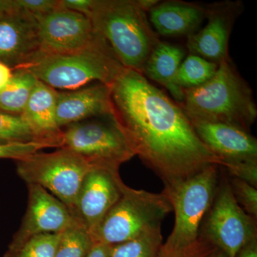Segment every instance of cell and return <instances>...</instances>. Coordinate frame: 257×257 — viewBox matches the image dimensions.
I'll return each mask as SVG.
<instances>
[{"mask_svg": "<svg viewBox=\"0 0 257 257\" xmlns=\"http://www.w3.org/2000/svg\"><path fill=\"white\" fill-rule=\"evenodd\" d=\"M59 234H42L32 236L20 242L10 243L3 257H54Z\"/></svg>", "mask_w": 257, "mask_h": 257, "instance_id": "cell-25", "label": "cell"}, {"mask_svg": "<svg viewBox=\"0 0 257 257\" xmlns=\"http://www.w3.org/2000/svg\"><path fill=\"white\" fill-rule=\"evenodd\" d=\"M15 163L20 178L28 184H37L46 189L66 204L73 215L83 180L94 167L64 147L50 153L36 152Z\"/></svg>", "mask_w": 257, "mask_h": 257, "instance_id": "cell-7", "label": "cell"}, {"mask_svg": "<svg viewBox=\"0 0 257 257\" xmlns=\"http://www.w3.org/2000/svg\"><path fill=\"white\" fill-rule=\"evenodd\" d=\"M124 182L119 170L94 166L83 180L74 216L89 233L119 199Z\"/></svg>", "mask_w": 257, "mask_h": 257, "instance_id": "cell-11", "label": "cell"}, {"mask_svg": "<svg viewBox=\"0 0 257 257\" xmlns=\"http://www.w3.org/2000/svg\"><path fill=\"white\" fill-rule=\"evenodd\" d=\"M37 79L27 70L16 69L10 82L0 90V111L21 115Z\"/></svg>", "mask_w": 257, "mask_h": 257, "instance_id": "cell-20", "label": "cell"}, {"mask_svg": "<svg viewBox=\"0 0 257 257\" xmlns=\"http://www.w3.org/2000/svg\"><path fill=\"white\" fill-rule=\"evenodd\" d=\"M236 257H257V239L243 246Z\"/></svg>", "mask_w": 257, "mask_h": 257, "instance_id": "cell-33", "label": "cell"}, {"mask_svg": "<svg viewBox=\"0 0 257 257\" xmlns=\"http://www.w3.org/2000/svg\"><path fill=\"white\" fill-rule=\"evenodd\" d=\"M40 51L37 20L28 13L0 15V62L15 69Z\"/></svg>", "mask_w": 257, "mask_h": 257, "instance_id": "cell-15", "label": "cell"}, {"mask_svg": "<svg viewBox=\"0 0 257 257\" xmlns=\"http://www.w3.org/2000/svg\"><path fill=\"white\" fill-rule=\"evenodd\" d=\"M172 211L170 201L163 192L135 189L124 184L119 199L90 234L94 242L113 246L161 226Z\"/></svg>", "mask_w": 257, "mask_h": 257, "instance_id": "cell-5", "label": "cell"}, {"mask_svg": "<svg viewBox=\"0 0 257 257\" xmlns=\"http://www.w3.org/2000/svg\"><path fill=\"white\" fill-rule=\"evenodd\" d=\"M243 10L242 3L225 1L206 8L207 25L202 30L189 35L187 48L191 55L219 63L229 57L228 47L231 30Z\"/></svg>", "mask_w": 257, "mask_h": 257, "instance_id": "cell-12", "label": "cell"}, {"mask_svg": "<svg viewBox=\"0 0 257 257\" xmlns=\"http://www.w3.org/2000/svg\"><path fill=\"white\" fill-rule=\"evenodd\" d=\"M45 148H50L42 143H13L0 142V159H12L15 161L40 152Z\"/></svg>", "mask_w": 257, "mask_h": 257, "instance_id": "cell-28", "label": "cell"}, {"mask_svg": "<svg viewBox=\"0 0 257 257\" xmlns=\"http://www.w3.org/2000/svg\"><path fill=\"white\" fill-rule=\"evenodd\" d=\"M140 0H92L88 18L125 69L143 74L160 42Z\"/></svg>", "mask_w": 257, "mask_h": 257, "instance_id": "cell-3", "label": "cell"}, {"mask_svg": "<svg viewBox=\"0 0 257 257\" xmlns=\"http://www.w3.org/2000/svg\"><path fill=\"white\" fill-rule=\"evenodd\" d=\"M217 67V63L190 54L179 67L175 77L176 86L183 90L199 87L211 78Z\"/></svg>", "mask_w": 257, "mask_h": 257, "instance_id": "cell-23", "label": "cell"}, {"mask_svg": "<svg viewBox=\"0 0 257 257\" xmlns=\"http://www.w3.org/2000/svg\"><path fill=\"white\" fill-rule=\"evenodd\" d=\"M58 91L37 80L22 116L55 147H62V131L56 121Z\"/></svg>", "mask_w": 257, "mask_h": 257, "instance_id": "cell-18", "label": "cell"}, {"mask_svg": "<svg viewBox=\"0 0 257 257\" xmlns=\"http://www.w3.org/2000/svg\"><path fill=\"white\" fill-rule=\"evenodd\" d=\"M211 257H229L224 252L219 249H216L214 253L211 255Z\"/></svg>", "mask_w": 257, "mask_h": 257, "instance_id": "cell-34", "label": "cell"}, {"mask_svg": "<svg viewBox=\"0 0 257 257\" xmlns=\"http://www.w3.org/2000/svg\"><path fill=\"white\" fill-rule=\"evenodd\" d=\"M94 243L87 228L77 221L60 233L54 257H87Z\"/></svg>", "mask_w": 257, "mask_h": 257, "instance_id": "cell-24", "label": "cell"}, {"mask_svg": "<svg viewBox=\"0 0 257 257\" xmlns=\"http://www.w3.org/2000/svg\"><path fill=\"white\" fill-rule=\"evenodd\" d=\"M61 130L62 147L80 155L91 165L119 170L135 156L112 115L83 120Z\"/></svg>", "mask_w": 257, "mask_h": 257, "instance_id": "cell-8", "label": "cell"}, {"mask_svg": "<svg viewBox=\"0 0 257 257\" xmlns=\"http://www.w3.org/2000/svg\"><path fill=\"white\" fill-rule=\"evenodd\" d=\"M13 75V69L0 62V90L10 82Z\"/></svg>", "mask_w": 257, "mask_h": 257, "instance_id": "cell-32", "label": "cell"}, {"mask_svg": "<svg viewBox=\"0 0 257 257\" xmlns=\"http://www.w3.org/2000/svg\"><path fill=\"white\" fill-rule=\"evenodd\" d=\"M191 123L198 138L219 160V166L257 160L256 139L248 132L224 123Z\"/></svg>", "mask_w": 257, "mask_h": 257, "instance_id": "cell-14", "label": "cell"}, {"mask_svg": "<svg viewBox=\"0 0 257 257\" xmlns=\"http://www.w3.org/2000/svg\"><path fill=\"white\" fill-rule=\"evenodd\" d=\"M40 51L42 53H64L92 46L101 38L86 15L61 5L48 13L37 15Z\"/></svg>", "mask_w": 257, "mask_h": 257, "instance_id": "cell-10", "label": "cell"}, {"mask_svg": "<svg viewBox=\"0 0 257 257\" xmlns=\"http://www.w3.org/2000/svg\"><path fill=\"white\" fill-rule=\"evenodd\" d=\"M217 167L218 165H211L182 182L165 187L162 192L175 211V220L161 252L182 249L199 238L203 221L217 190Z\"/></svg>", "mask_w": 257, "mask_h": 257, "instance_id": "cell-6", "label": "cell"}, {"mask_svg": "<svg viewBox=\"0 0 257 257\" xmlns=\"http://www.w3.org/2000/svg\"><path fill=\"white\" fill-rule=\"evenodd\" d=\"M109 88L115 122L165 187L219 166L180 106L143 74L124 68Z\"/></svg>", "mask_w": 257, "mask_h": 257, "instance_id": "cell-1", "label": "cell"}, {"mask_svg": "<svg viewBox=\"0 0 257 257\" xmlns=\"http://www.w3.org/2000/svg\"><path fill=\"white\" fill-rule=\"evenodd\" d=\"M28 187V208L12 242L37 234H59L78 221L69 207L46 189L37 184Z\"/></svg>", "mask_w": 257, "mask_h": 257, "instance_id": "cell-13", "label": "cell"}, {"mask_svg": "<svg viewBox=\"0 0 257 257\" xmlns=\"http://www.w3.org/2000/svg\"><path fill=\"white\" fill-rule=\"evenodd\" d=\"M112 115L110 88L95 82L57 93L56 121L60 128L96 116Z\"/></svg>", "mask_w": 257, "mask_h": 257, "instance_id": "cell-16", "label": "cell"}, {"mask_svg": "<svg viewBox=\"0 0 257 257\" xmlns=\"http://www.w3.org/2000/svg\"><path fill=\"white\" fill-rule=\"evenodd\" d=\"M60 5V0H0V15L28 13L37 16Z\"/></svg>", "mask_w": 257, "mask_h": 257, "instance_id": "cell-26", "label": "cell"}, {"mask_svg": "<svg viewBox=\"0 0 257 257\" xmlns=\"http://www.w3.org/2000/svg\"><path fill=\"white\" fill-rule=\"evenodd\" d=\"M236 202L243 210L252 217L257 218L256 187L241 179L234 178L229 182Z\"/></svg>", "mask_w": 257, "mask_h": 257, "instance_id": "cell-27", "label": "cell"}, {"mask_svg": "<svg viewBox=\"0 0 257 257\" xmlns=\"http://www.w3.org/2000/svg\"><path fill=\"white\" fill-rule=\"evenodd\" d=\"M0 142L13 143H42L55 147L37 133L22 115L0 111Z\"/></svg>", "mask_w": 257, "mask_h": 257, "instance_id": "cell-22", "label": "cell"}, {"mask_svg": "<svg viewBox=\"0 0 257 257\" xmlns=\"http://www.w3.org/2000/svg\"><path fill=\"white\" fill-rule=\"evenodd\" d=\"M111 247L105 243L94 242L87 257H110Z\"/></svg>", "mask_w": 257, "mask_h": 257, "instance_id": "cell-31", "label": "cell"}, {"mask_svg": "<svg viewBox=\"0 0 257 257\" xmlns=\"http://www.w3.org/2000/svg\"><path fill=\"white\" fill-rule=\"evenodd\" d=\"M180 107L191 121L224 123L249 131L256 121V103L247 83L230 57L199 87L184 89Z\"/></svg>", "mask_w": 257, "mask_h": 257, "instance_id": "cell-2", "label": "cell"}, {"mask_svg": "<svg viewBox=\"0 0 257 257\" xmlns=\"http://www.w3.org/2000/svg\"><path fill=\"white\" fill-rule=\"evenodd\" d=\"M206 8L187 2H162L150 10V23L157 35L183 36L195 33L206 19Z\"/></svg>", "mask_w": 257, "mask_h": 257, "instance_id": "cell-17", "label": "cell"}, {"mask_svg": "<svg viewBox=\"0 0 257 257\" xmlns=\"http://www.w3.org/2000/svg\"><path fill=\"white\" fill-rule=\"evenodd\" d=\"M17 69L28 71L37 80L56 90L72 91L92 82L109 87L124 67L101 38L92 46L74 52H38L30 62Z\"/></svg>", "mask_w": 257, "mask_h": 257, "instance_id": "cell-4", "label": "cell"}, {"mask_svg": "<svg viewBox=\"0 0 257 257\" xmlns=\"http://www.w3.org/2000/svg\"><path fill=\"white\" fill-rule=\"evenodd\" d=\"M217 249L204 236L199 235L197 241L187 247L170 253H162L160 257H211Z\"/></svg>", "mask_w": 257, "mask_h": 257, "instance_id": "cell-29", "label": "cell"}, {"mask_svg": "<svg viewBox=\"0 0 257 257\" xmlns=\"http://www.w3.org/2000/svg\"><path fill=\"white\" fill-rule=\"evenodd\" d=\"M162 245L161 226H156L133 239L111 246L110 257H160Z\"/></svg>", "mask_w": 257, "mask_h": 257, "instance_id": "cell-21", "label": "cell"}, {"mask_svg": "<svg viewBox=\"0 0 257 257\" xmlns=\"http://www.w3.org/2000/svg\"><path fill=\"white\" fill-rule=\"evenodd\" d=\"M184 57L182 47L160 41L147 60L143 75L165 87L177 101L183 99L184 90L176 86V75Z\"/></svg>", "mask_w": 257, "mask_h": 257, "instance_id": "cell-19", "label": "cell"}, {"mask_svg": "<svg viewBox=\"0 0 257 257\" xmlns=\"http://www.w3.org/2000/svg\"><path fill=\"white\" fill-rule=\"evenodd\" d=\"M199 235L229 257H236L243 246L257 239L256 219L240 207L228 181L217 187Z\"/></svg>", "mask_w": 257, "mask_h": 257, "instance_id": "cell-9", "label": "cell"}, {"mask_svg": "<svg viewBox=\"0 0 257 257\" xmlns=\"http://www.w3.org/2000/svg\"><path fill=\"white\" fill-rule=\"evenodd\" d=\"M64 8L88 16L92 7V0H60Z\"/></svg>", "mask_w": 257, "mask_h": 257, "instance_id": "cell-30", "label": "cell"}]
</instances>
